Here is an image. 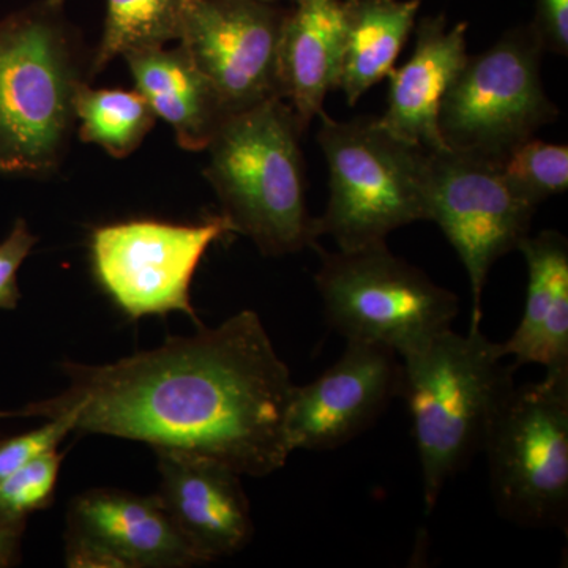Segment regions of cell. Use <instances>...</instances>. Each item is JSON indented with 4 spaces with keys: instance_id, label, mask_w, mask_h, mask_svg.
<instances>
[{
    "instance_id": "obj_1",
    "label": "cell",
    "mask_w": 568,
    "mask_h": 568,
    "mask_svg": "<svg viewBox=\"0 0 568 568\" xmlns=\"http://www.w3.org/2000/svg\"><path fill=\"white\" fill-rule=\"evenodd\" d=\"M69 387L3 417L74 416V433L140 440L265 477L293 454L295 384L263 321L242 310L219 327L168 338L104 365L63 364Z\"/></svg>"
},
{
    "instance_id": "obj_2",
    "label": "cell",
    "mask_w": 568,
    "mask_h": 568,
    "mask_svg": "<svg viewBox=\"0 0 568 568\" xmlns=\"http://www.w3.org/2000/svg\"><path fill=\"white\" fill-rule=\"evenodd\" d=\"M480 328L448 331L402 355V387L422 470L426 514L447 481L484 447L489 425L514 390L515 369Z\"/></svg>"
},
{
    "instance_id": "obj_3",
    "label": "cell",
    "mask_w": 568,
    "mask_h": 568,
    "mask_svg": "<svg viewBox=\"0 0 568 568\" xmlns=\"http://www.w3.org/2000/svg\"><path fill=\"white\" fill-rule=\"evenodd\" d=\"M302 133L293 108L275 97L227 115L205 149L204 174L222 215L265 256L298 253L320 239L306 204Z\"/></svg>"
},
{
    "instance_id": "obj_4",
    "label": "cell",
    "mask_w": 568,
    "mask_h": 568,
    "mask_svg": "<svg viewBox=\"0 0 568 568\" xmlns=\"http://www.w3.org/2000/svg\"><path fill=\"white\" fill-rule=\"evenodd\" d=\"M62 0L0 21V173L43 174L61 159L82 84Z\"/></svg>"
},
{
    "instance_id": "obj_5",
    "label": "cell",
    "mask_w": 568,
    "mask_h": 568,
    "mask_svg": "<svg viewBox=\"0 0 568 568\" xmlns=\"http://www.w3.org/2000/svg\"><path fill=\"white\" fill-rule=\"evenodd\" d=\"M317 118V144L328 166V203L316 219L320 237L355 250L425 222L428 151L399 140L376 115L336 121L323 110Z\"/></svg>"
},
{
    "instance_id": "obj_6",
    "label": "cell",
    "mask_w": 568,
    "mask_h": 568,
    "mask_svg": "<svg viewBox=\"0 0 568 568\" xmlns=\"http://www.w3.org/2000/svg\"><path fill=\"white\" fill-rule=\"evenodd\" d=\"M317 252L324 316L346 342L390 347L402 357L452 328L457 294L396 256L387 242L336 252L317 246Z\"/></svg>"
},
{
    "instance_id": "obj_7",
    "label": "cell",
    "mask_w": 568,
    "mask_h": 568,
    "mask_svg": "<svg viewBox=\"0 0 568 568\" xmlns=\"http://www.w3.org/2000/svg\"><path fill=\"white\" fill-rule=\"evenodd\" d=\"M500 517L525 528H567L568 372L515 386L484 447Z\"/></svg>"
},
{
    "instance_id": "obj_8",
    "label": "cell",
    "mask_w": 568,
    "mask_h": 568,
    "mask_svg": "<svg viewBox=\"0 0 568 568\" xmlns=\"http://www.w3.org/2000/svg\"><path fill=\"white\" fill-rule=\"evenodd\" d=\"M544 52L528 24L510 29L488 51L469 55L440 104L444 145L503 160L555 122L559 110L541 81Z\"/></svg>"
},
{
    "instance_id": "obj_9",
    "label": "cell",
    "mask_w": 568,
    "mask_h": 568,
    "mask_svg": "<svg viewBox=\"0 0 568 568\" xmlns=\"http://www.w3.org/2000/svg\"><path fill=\"white\" fill-rule=\"evenodd\" d=\"M424 204L425 222L440 227L465 265L473 294L469 328H480L489 271L528 237L538 205L508 181L500 160L447 148L428 151Z\"/></svg>"
},
{
    "instance_id": "obj_10",
    "label": "cell",
    "mask_w": 568,
    "mask_h": 568,
    "mask_svg": "<svg viewBox=\"0 0 568 568\" xmlns=\"http://www.w3.org/2000/svg\"><path fill=\"white\" fill-rule=\"evenodd\" d=\"M233 233L223 215L194 224L155 220L106 224L92 233L93 272L130 320L183 313L201 325L190 297L194 272L209 246Z\"/></svg>"
},
{
    "instance_id": "obj_11",
    "label": "cell",
    "mask_w": 568,
    "mask_h": 568,
    "mask_svg": "<svg viewBox=\"0 0 568 568\" xmlns=\"http://www.w3.org/2000/svg\"><path fill=\"white\" fill-rule=\"evenodd\" d=\"M287 10L263 0H185L179 44L227 115L280 97L278 48Z\"/></svg>"
},
{
    "instance_id": "obj_12",
    "label": "cell",
    "mask_w": 568,
    "mask_h": 568,
    "mask_svg": "<svg viewBox=\"0 0 568 568\" xmlns=\"http://www.w3.org/2000/svg\"><path fill=\"white\" fill-rule=\"evenodd\" d=\"M346 343L323 375L294 387L286 418L291 450H336L372 428L399 398L402 357L390 347Z\"/></svg>"
},
{
    "instance_id": "obj_13",
    "label": "cell",
    "mask_w": 568,
    "mask_h": 568,
    "mask_svg": "<svg viewBox=\"0 0 568 568\" xmlns=\"http://www.w3.org/2000/svg\"><path fill=\"white\" fill-rule=\"evenodd\" d=\"M160 497L171 519L205 564L237 555L253 537L242 474L215 459L155 450Z\"/></svg>"
},
{
    "instance_id": "obj_14",
    "label": "cell",
    "mask_w": 568,
    "mask_h": 568,
    "mask_svg": "<svg viewBox=\"0 0 568 568\" xmlns=\"http://www.w3.org/2000/svg\"><path fill=\"white\" fill-rule=\"evenodd\" d=\"M416 47L405 65L388 73L387 110L381 123L399 140L425 149H446L439 133L444 95L467 58L466 22L448 26L446 17L416 22Z\"/></svg>"
},
{
    "instance_id": "obj_15",
    "label": "cell",
    "mask_w": 568,
    "mask_h": 568,
    "mask_svg": "<svg viewBox=\"0 0 568 568\" xmlns=\"http://www.w3.org/2000/svg\"><path fill=\"white\" fill-rule=\"evenodd\" d=\"M69 529L95 538L129 568H185L204 560L175 528L156 495L95 488L74 497Z\"/></svg>"
},
{
    "instance_id": "obj_16",
    "label": "cell",
    "mask_w": 568,
    "mask_h": 568,
    "mask_svg": "<svg viewBox=\"0 0 568 568\" xmlns=\"http://www.w3.org/2000/svg\"><path fill=\"white\" fill-rule=\"evenodd\" d=\"M345 61L343 0H301L284 18L278 48L280 95L302 132L342 84Z\"/></svg>"
},
{
    "instance_id": "obj_17",
    "label": "cell",
    "mask_w": 568,
    "mask_h": 568,
    "mask_svg": "<svg viewBox=\"0 0 568 568\" xmlns=\"http://www.w3.org/2000/svg\"><path fill=\"white\" fill-rule=\"evenodd\" d=\"M528 267L525 313L500 351L514 364L541 365L547 373L568 372V242L545 230L519 245Z\"/></svg>"
},
{
    "instance_id": "obj_18",
    "label": "cell",
    "mask_w": 568,
    "mask_h": 568,
    "mask_svg": "<svg viewBox=\"0 0 568 568\" xmlns=\"http://www.w3.org/2000/svg\"><path fill=\"white\" fill-rule=\"evenodd\" d=\"M134 88L155 118L174 130L185 151L207 149L220 123L227 118L219 97L181 44L149 48L123 55Z\"/></svg>"
},
{
    "instance_id": "obj_19",
    "label": "cell",
    "mask_w": 568,
    "mask_h": 568,
    "mask_svg": "<svg viewBox=\"0 0 568 568\" xmlns=\"http://www.w3.org/2000/svg\"><path fill=\"white\" fill-rule=\"evenodd\" d=\"M420 0H343L345 61L342 84L349 106L395 69L416 28Z\"/></svg>"
},
{
    "instance_id": "obj_20",
    "label": "cell",
    "mask_w": 568,
    "mask_h": 568,
    "mask_svg": "<svg viewBox=\"0 0 568 568\" xmlns=\"http://www.w3.org/2000/svg\"><path fill=\"white\" fill-rule=\"evenodd\" d=\"M74 119L81 122L82 140L123 159L151 132L156 118L136 89H92L82 82L74 95Z\"/></svg>"
},
{
    "instance_id": "obj_21",
    "label": "cell",
    "mask_w": 568,
    "mask_h": 568,
    "mask_svg": "<svg viewBox=\"0 0 568 568\" xmlns=\"http://www.w3.org/2000/svg\"><path fill=\"white\" fill-rule=\"evenodd\" d=\"M185 0H106L102 41L93 71L130 52L178 41Z\"/></svg>"
},
{
    "instance_id": "obj_22",
    "label": "cell",
    "mask_w": 568,
    "mask_h": 568,
    "mask_svg": "<svg viewBox=\"0 0 568 568\" xmlns=\"http://www.w3.org/2000/svg\"><path fill=\"white\" fill-rule=\"evenodd\" d=\"M508 181L540 205L568 189V148L530 138L500 160Z\"/></svg>"
},
{
    "instance_id": "obj_23",
    "label": "cell",
    "mask_w": 568,
    "mask_h": 568,
    "mask_svg": "<svg viewBox=\"0 0 568 568\" xmlns=\"http://www.w3.org/2000/svg\"><path fill=\"white\" fill-rule=\"evenodd\" d=\"M63 458L65 454L54 448L0 480V508L28 521L29 515L50 507Z\"/></svg>"
},
{
    "instance_id": "obj_24",
    "label": "cell",
    "mask_w": 568,
    "mask_h": 568,
    "mask_svg": "<svg viewBox=\"0 0 568 568\" xmlns=\"http://www.w3.org/2000/svg\"><path fill=\"white\" fill-rule=\"evenodd\" d=\"M74 416L71 413L58 414L47 418L44 424L24 435L2 439L0 437V480L17 473L18 469L29 465L61 446L62 440L74 433Z\"/></svg>"
},
{
    "instance_id": "obj_25",
    "label": "cell",
    "mask_w": 568,
    "mask_h": 568,
    "mask_svg": "<svg viewBox=\"0 0 568 568\" xmlns=\"http://www.w3.org/2000/svg\"><path fill=\"white\" fill-rule=\"evenodd\" d=\"M36 244L37 237L24 220H17L10 234L0 242V310H14L20 304L18 272Z\"/></svg>"
},
{
    "instance_id": "obj_26",
    "label": "cell",
    "mask_w": 568,
    "mask_h": 568,
    "mask_svg": "<svg viewBox=\"0 0 568 568\" xmlns=\"http://www.w3.org/2000/svg\"><path fill=\"white\" fill-rule=\"evenodd\" d=\"M536 29L545 51L568 54V0H537L536 18L530 22Z\"/></svg>"
},
{
    "instance_id": "obj_27",
    "label": "cell",
    "mask_w": 568,
    "mask_h": 568,
    "mask_svg": "<svg viewBox=\"0 0 568 568\" xmlns=\"http://www.w3.org/2000/svg\"><path fill=\"white\" fill-rule=\"evenodd\" d=\"M65 566L70 568H129L95 538L67 529Z\"/></svg>"
},
{
    "instance_id": "obj_28",
    "label": "cell",
    "mask_w": 568,
    "mask_h": 568,
    "mask_svg": "<svg viewBox=\"0 0 568 568\" xmlns=\"http://www.w3.org/2000/svg\"><path fill=\"white\" fill-rule=\"evenodd\" d=\"M26 519H18L0 508V568L17 566L21 556Z\"/></svg>"
},
{
    "instance_id": "obj_29",
    "label": "cell",
    "mask_w": 568,
    "mask_h": 568,
    "mask_svg": "<svg viewBox=\"0 0 568 568\" xmlns=\"http://www.w3.org/2000/svg\"><path fill=\"white\" fill-rule=\"evenodd\" d=\"M263 2H272L275 3L276 0H263ZM294 3L301 2V0H293Z\"/></svg>"
}]
</instances>
